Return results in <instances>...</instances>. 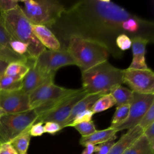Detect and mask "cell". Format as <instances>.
<instances>
[{"mask_svg":"<svg viewBox=\"0 0 154 154\" xmlns=\"http://www.w3.org/2000/svg\"><path fill=\"white\" fill-rule=\"evenodd\" d=\"M133 14L108 0L81 1L66 9L49 29L61 46L71 36H79L102 43L115 58H120L123 52L117 48L116 39L125 34L123 23Z\"/></svg>","mask_w":154,"mask_h":154,"instance_id":"1","label":"cell"},{"mask_svg":"<svg viewBox=\"0 0 154 154\" xmlns=\"http://www.w3.org/2000/svg\"><path fill=\"white\" fill-rule=\"evenodd\" d=\"M35 59L29 58L26 65L29 70L23 79L21 91L29 94L38 87L48 82H54V76H47L42 73L34 66Z\"/></svg>","mask_w":154,"mask_h":154,"instance_id":"13","label":"cell"},{"mask_svg":"<svg viewBox=\"0 0 154 154\" xmlns=\"http://www.w3.org/2000/svg\"><path fill=\"white\" fill-rule=\"evenodd\" d=\"M0 154H17L10 143H4L0 146Z\"/></svg>","mask_w":154,"mask_h":154,"instance_id":"38","label":"cell"},{"mask_svg":"<svg viewBox=\"0 0 154 154\" xmlns=\"http://www.w3.org/2000/svg\"><path fill=\"white\" fill-rule=\"evenodd\" d=\"M143 134L148 140L151 147L154 149V123L143 130Z\"/></svg>","mask_w":154,"mask_h":154,"instance_id":"37","label":"cell"},{"mask_svg":"<svg viewBox=\"0 0 154 154\" xmlns=\"http://www.w3.org/2000/svg\"><path fill=\"white\" fill-rule=\"evenodd\" d=\"M123 154H154V149L143 134Z\"/></svg>","mask_w":154,"mask_h":154,"instance_id":"20","label":"cell"},{"mask_svg":"<svg viewBox=\"0 0 154 154\" xmlns=\"http://www.w3.org/2000/svg\"><path fill=\"white\" fill-rule=\"evenodd\" d=\"M23 79H18L2 75L0 77V90L17 91L22 87Z\"/></svg>","mask_w":154,"mask_h":154,"instance_id":"25","label":"cell"},{"mask_svg":"<svg viewBox=\"0 0 154 154\" xmlns=\"http://www.w3.org/2000/svg\"><path fill=\"white\" fill-rule=\"evenodd\" d=\"M153 103L154 94H141L134 92V99L130 104L128 117L113 129L118 132L124 129L128 130L137 126L143 116Z\"/></svg>","mask_w":154,"mask_h":154,"instance_id":"11","label":"cell"},{"mask_svg":"<svg viewBox=\"0 0 154 154\" xmlns=\"http://www.w3.org/2000/svg\"><path fill=\"white\" fill-rule=\"evenodd\" d=\"M1 143H0V146H1Z\"/></svg>","mask_w":154,"mask_h":154,"instance_id":"42","label":"cell"},{"mask_svg":"<svg viewBox=\"0 0 154 154\" xmlns=\"http://www.w3.org/2000/svg\"><path fill=\"white\" fill-rule=\"evenodd\" d=\"M105 93H95V94H87L83 98L79 100L73 107L69 116L65 121L63 128L67 127L72 122L73 119L77 114L86 110H91L94 102L102 95Z\"/></svg>","mask_w":154,"mask_h":154,"instance_id":"17","label":"cell"},{"mask_svg":"<svg viewBox=\"0 0 154 154\" xmlns=\"http://www.w3.org/2000/svg\"><path fill=\"white\" fill-rule=\"evenodd\" d=\"M69 65H76V63L64 47L58 51L46 49L34 61L35 67L42 73L51 76H55L56 72L60 68Z\"/></svg>","mask_w":154,"mask_h":154,"instance_id":"8","label":"cell"},{"mask_svg":"<svg viewBox=\"0 0 154 154\" xmlns=\"http://www.w3.org/2000/svg\"><path fill=\"white\" fill-rule=\"evenodd\" d=\"M31 28L35 37L46 49L58 51L61 48L58 38L52 31L46 26L31 23Z\"/></svg>","mask_w":154,"mask_h":154,"instance_id":"15","label":"cell"},{"mask_svg":"<svg viewBox=\"0 0 154 154\" xmlns=\"http://www.w3.org/2000/svg\"><path fill=\"white\" fill-rule=\"evenodd\" d=\"M132 42V60L129 66L132 69H146L148 67L146 63V49L147 45L150 42L146 38L137 37L131 39Z\"/></svg>","mask_w":154,"mask_h":154,"instance_id":"14","label":"cell"},{"mask_svg":"<svg viewBox=\"0 0 154 154\" xmlns=\"http://www.w3.org/2000/svg\"><path fill=\"white\" fill-rule=\"evenodd\" d=\"M94 145L91 144H87L85 146V149L81 154H93L94 151Z\"/></svg>","mask_w":154,"mask_h":154,"instance_id":"39","label":"cell"},{"mask_svg":"<svg viewBox=\"0 0 154 154\" xmlns=\"http://www.w3.org/2000/svg\"><path fill=\"white\" fill-rule=\"evenodd\" d=\"M43 127L45 133H48L52 135L56 134L62 129L61 126L58 123L54 122H47L45 123Z\"/></svg>","mask_w":154,"mask_h":154,"instance_id":"35","label":"cell"},{"mask_svg":"<svg viewBox=\"0 0 154 154\" xmlns=\"http://www.w3.org/2000/svg\"><path fill=\"white\" fill-rule=\"evenodd\" d=\"M79 89L66 88L54 82L45 83L28 94L30 108L34 109L40 116L76 93Z\"/></svg>","mask_w":154,"mask_h":154,"instance_id":"6","label":"cell"},{"mask_svg":"<svg viewBox=\"0 0 154 154\" xmlns=\"http://www.w3.org/2000/svg\"><path fill=\"white\" fill-rule=\"evenodd\" d=\"M29 70V67L23 63L13 62L8 64L4 75L18 79H23Z\"/></svg>","mask_w":154,"mask_h":154,"instance_id":"21","label":"cell"},{"mask_svg":"<svg viewBox=\"0 0 154 154\" xmlns=\"http://www.w3.org/2000/svg\"><path fill=\"white\" fill-rule=\"evenodd\" d=\"M124 69L105 61L81 72L82 88L87 94L109 93L123 84Z\"/></svg>","mask_w":154,"mask_h":154,"instance_id":"2","label":"cell"},{"mask_svg":"<svg viewBox=\"0 0 154 154\" xmlns=\"http://www.w3.org/2000/svg\"><path fill=\"white\" fill-rule=\"evenodd\" d=\"M94 114L91 110H86L82 112L79 113L73 119L72 122L68 126L72 127L73 125L85 122H89L92 120V117Z\"/></svg>","mask_w":154,"mask_h":154,"instance_id":"32","label":"cell"},{"mask_svg":"<svg viewBox=\"0 0 154 154\" xmlns=\"http://www.w3.org/2000/svg\"><path fill=\"white\" fill-rule=\"evenodd\" d=\"M8 65V63L0 60V77L4 74V72Z\"/></svg>","mask_w":154,"mask_h":154,"instance_id":"40","label":"cell"},{"mask_svg":"<svg viewBox=\"0 0 154 154\" xmlns=\"http://www.w3.org/2000/svg\"><path fill=\"white\" fill-rule=\"evenodd\" d=\"M19 5V1L15 0H0V14L11 10Z\"/></svg>","mask_w":154,"mask_h":154,"instance_id":"33","label":"cell"},{"mask_svg":"<svg viewBox=\"0 0 154 154\" xmlns=\"http://www.w3.org/2000/svg\"><path fill=\"white\" fill-rule=\"evenodd\" d=\"M72 127H73L79 132V134L81 135V137H86L90 135L96 131L94 122L92 120L82 122L75 125Z\"/></svg>","mask_w":154,"mask_h":154,"instance_id":"27","label":"cell"},{"mask_svg":"<svg viewBox=\"0 0 154 154\" xmlns=\"http://www.w3.org/2000/svg\"><path fill=\"white\" fill-rule=\"evenodd\" d=\"M9 48L18 55L29 57L28 52V46L27 44L23 42L11 39L9 43Z\"/></svg>","mask_w":154,"mask_h":154,"instance_id":"28","label":"cell"},{"mask_svg":"<svg viewBox=\"0 0 154 154\" xmlns=\"http://www.w3.org/2000/svg\"><path fill=\"white\" fill-rule=\"evenodd\" d=\"M114 105H116V101L112 95L109 93L100 96L93 104L91 111L93 114L105 111Z\"/></svg>","mask_w":154,"mask_h":154,"instance_id":"24","label":"cell"},{"mask_svg":"<svg viewBox=\"0 0 154 154\" xmlns=\"http://www.w3.org/2000/svg\"><path fill=\"white\" fill-rule=\"evenodd\" d=\"M2 23L12 39L23 42L28 46V55L36 59L46 48L32 32L31 23L23 14L21 7L0 14Z\"/></svg>","mask_w":154,"mask_h":154,"instance_id":"4","label":"cell"},{"mask_svg":"<svg viewBox=\"0 0 154 154\" xmlns=\"http://www.w3.org/2000/svg\"><path fill=\"white\" fill-rule=\"evenodd\" d=\"M116 45L119 50L123 52L131 48L132 42L131 38L127 35L122 34L117 37L116 39Z\"/></svg>","mask_w":154,"mask_h":154,"instance_id":"30","label":"cell"},{"mask_svg":"<svg viewBox=\"0 0 154 154\" xmlns=\"http://www.w3.org/2000/svg\"><path fill=\"white\" fill-rule=\"evenodd\" d=\"M153 123H154V103L146 112L138 125L144 130Z\"/></svg>","mask_w":154,"mask_h":154,"instance_id":"29","label":"cell"},{"mask_svg":"<svg viewBox=\"0 0 154 154\" xmlns=\"http://www.w3.org/2000/svg\"><path fill=\"white\" fill-rule=\"evenodd\" d=\"M44 133V127L42 122H36L30 127L29 134L31 137L41 136Z\"/></svg>","mask_w":154,"mask_h":154,"instance_id":"36","label":"cell"},{"mask_svg":"<svg viewBox=\"0 0 154 154\" xmlns=\"http://www.w3.org/2000/svg\"><path fill=\"white\" fill-rule=\"evenodd\" d=\"M5 114H6L4 111H2L1 109H0V119L2 117V116H4Z\"/></svg>","mask_w":154,"mask_h":154,"instance_id":"41","label":"cell"},{"mask_svg":"<svg viewBox=\"0 0 154 154\" xmlns=\"http://www.w3.org/2000/svg\"><path fill=\"white\" fill-rule=\"evenodd\" d=\"M29 58L31 57L18 55L8 47L0 44V60L8 64L13 62H20L26 64Z\"/></svg>","mask_w":154,"mask_h":154,"instance_id":"23","label":"cell"},{"mask_svg":"<svg viewBox=\"0 0 154 154\" xmlns=\"http://www.w3.org/2000/svg\"><path fill=\"white\" fill-rule=\"evenodd\" d=\"M22 10L32 24L42 25L50 28L66 10L64 5L55 0L22 1Z\"/></svg>","mask_w":154,"mask_h":154,"instance_id":"5","label":"cell"},{"mask_svg":"<svg viewBox=\"0 0 154 154\" xmlns=\"http://www.w3.org/2000/svg\"><path fill=\"white\" fill-rule=\"evenodd\" d=\"M117 132L114 129L110 127L103 130H96L90 135L81 137L79 140V143L84 146L87 144H91L96 146L112 138L117 137Z\"/></svg>","mask_w":154,"mask_h":154,"instance_id":"18","label":"cell"},{"mask_svg":"<svg viewBox=\"0 0 154 154\" xmlns=\"http://www.w3.org/2000/svg\"><path fill=\"white\" fill-rule=\"evenodd\" d=\"M123 84L132 91L141 94H154V73L146 69H124Z\"/></svg>","mask_w":154,"mask_h":154,"instance_id":"9","label":"cell"},{"mask_svg":"<svg viewBox=\"0 0 154 154\" xmlns=\"http://www.w3.org/2000/svg\"><path fill=\"white\" fill-rule=\"evenodd\" d=\"M29 129L10 142L17 154H28V149L31 137L29 134Z\"/></svg>","mask_w":154,"mask_h":154,"instance_id":"22","label":"cell"},{"mask_svg":"<svg viewBox=\"0 0 154 154\" xmlns=\"http://www.w3.org/2000/svg\"><path fill=\"white\" fill-rule=\"evenodd\" d=\"M116 137L112 138L106 141L97 144L94 146L95 154H108L115 143Z\"/></svg>","mask_w":154,"mask_h":154,"instance_id":"31","label":"cell"},{"mask_svg":"<svg viewBox=\"0 0 154 154\" xmlns=\"http://www.w3.org/2000/svg\"><path fill=\"white\" fill-rule=\"evenodd\" d=\"M0 109L6 114H15L31 109L28 94L20 90H0Z\"/></svg>","mask_w":154,"mask_h":154,"instance_id":"12","label":"cell"},{"mask_svg":"<svg viewBox=\"0 0 154 154\" xmlns=\"http://www.w3.org/2000/svg\"><path fill=\"white\" fill-rule=\"evenodd\" d=\"M11 39V37L6 30L0 16V44L9 48V43Z\"/></svg>","mask_w":154,"mask_h":154,"instance_id":"34","label":"cell"},{"mask_svg":"<svg viewBox=\"0 0 154 154\" xmlns=\"http://www.w3.org/2000/svg\"><path fill=\"white\" fill-rule=\"evenodd\" d=\"M109 93L116 101V105H130L134 99V92L128 88L119 85L112 89Z\"/></svg>","mask_w":154,"mask_h":154,"instance_id":"19","label":"cell"},{"mask_svg":"<svg viewBox=\"0 0 154 154\" xmlns=\"http://www.w3.org/2000/svg\"><path fill=\"white\" fill-rule=\"evenodd\" d=\"M34 109L15 114H5L0 119V143H10L36 122Z\"/></svg>","mask_w":154,"mask_h":154,"instance_id":"7","label":"cell"},{"mask_svg":"<svg viewBox=\"0 0 154 154\" xmlns=\"http://www.w3.org/2000/svg\"><path fill=\"white\" fill-rule=\"evenodd\" d=\"M143 134V129L138 125L128 129L120 138L115 142L108 154H123L138 138Z\"/></svg>","mask_w":154,"mask_h":154,"instance_id":"16","label":"cell"},{"mask_svg":"<svg viewBox=\"0 0 154 154\" xmlns=\"http://www.w3.org/2000/svg\"><path fill=\"white\" fill-rule=\"evenodd\" d=\"M61 47L65 48L81 72L108 61V49L96 41L79 36H71Z\"/></svg>","mask_w":154,"mask_h":154,"instance_id":"3","label":"cell"},{"mask_svg":"<svg viewBox=\"0 0 154 154\" xmlns=\"http://www.w3.org/2000/svg\"><path fill=\"white\" fill-rule=\"evenodd\" d=\"M87 94L82 88H79L76 93L69 96L52 109L38 116L36 122L45 123L47 122H54L58 123L63 129V125L74 105Z\"/></svg>","mask_w":154,"mask_h":154,"instance_id":"10","label":"cell"},{"mask_svg":"<svg viewBox=\"0 0 154 154\" xmlns=\"http://www.w3.org/2000/svg\"><path fill=\"white\" fill-rule=\"evenodd\" d=\"M130 105H123L116 106V111L113 115L110 128H114L123 122H124L128 117Z\"/></svg>","mask_w":154,"mask_h":154,"instance_id":"26","label":"cell"}]
</instances>
